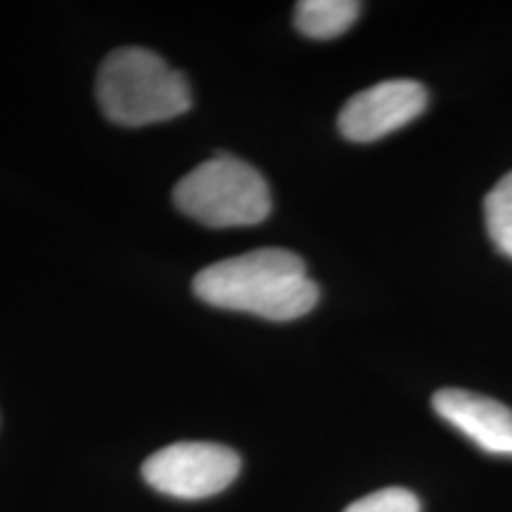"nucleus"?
Segmentation results:
<instances>
[{"mask_svg": "<svg viewBox=\"0 0 512 512\" xmlns=\"http://www.w3.org/2000/svg\"><path fill=\"white\" fill-rule=\"evenodd\" d=\"M192 290L204 304L266 320H297L316 309L320 290L306 275L302 256L266 247L230 256L195 275Z\"/></svg>", "mask_w": 512, "mask_h": 512, "instance_id": "f257e3e1", "label": "nucleus"}, {"mask_svg": "<svg viewBox=\"0 0 512 512\" xmlns=\"http://www.w3.org/2000/svg\"><path fill=\"white\" fill-rule=\"evenodd\" d=\"M432 406L441 420L482 451L512 456V411L501 401L467 389H441L434 394Z\"/></svg>", "mask_w": 512, "mask_h": 512, "instance_id": "423d86ee", "label": "nucleus"}, {"mask_svg": "<svg viewBox=\"0 0 512 512\" xmlns=\"http://www.w3.org/2000/svg\"><path fill=\"white\" fill-rule=\"evenodd\" d=\"M95 95L102 114L119 126L162 124L192 107L185 76L136 46L117 48L102 60Z\"/></svg>", "mask_w": 512, "mask_h": 512, "instance_id": "f03ea898", "label": "nucleus"}, {"mask_svg": "<svg viewBox=\"0 0 512 512\" xmlns=\"http://www.w3.org/2000/svg\"><path fill=\"white\" fill-rule=\"evenodd\" d=\"M240 475V456L233 448L207 441H181L152 453L143 477L159 494L202 501L226 491Z\"/></svg>", "mask_w": 512, "mask_h": 512, "instance_id": "20e7f679", "label": "nucleus"}, {"mask_svg": "<svg viewBox=\"0 0 512 512\" xmlns=\"http://www.w3.org/2000/svg\"><path fill=\"white\" fill-rule=\"evenodd\" d=\"M427 91L418 81H382L356 93L339 112V133L351 143H375L408 126L427 107Z\"/></svg>", "mask_w": 512, "mask_h": 512, "instance_id": "39448f33", "label": "nucleus"}, {"mask_svg": "<svg viewBox=\"0 0 512 512\" xmlns=\"http://www.w3.org/2000/svg\"><path fill=\"white\" fill-rule=\"evenodd\" d=\"M486 230L501 254L512 259V174L503 176L484 202Z\"/></svg>", "mask_w": 512, "mask_h": 512, "instance_id": "6e6552de", "label": "nucleus"}, {"mask_svg": "<svg viewBox=\"0 0 512 512\" xmlns=\"http://www.w3.org/2000/svg\"><path fill=\"white\" fill-rule=\"evenodd\" d=\"M174 202L185 216L209 228L256 226L273 207L264 176L226 152L183 176L174 188Z\"/></svg>", "mask_w": 512, "mask_h": 512, "instance_id": "7ed1b4c3", "label": "nucleus"}, {"mask_svg": "<svg viewBox=\"0 0 512 512\" xmlns=\"http://www.w3.org/2000/svg\"><path fill=\"white\" fill-rule=\"evenodd\" d=\"M361 3L354 0H302L294 8V24L304 36L330 41L354 27Z\"/></svg>", "mask_w": 512, "mask_h": 512, "instance_id": "0eeeda50", "label": "nucleus"}, {"mask_svg": "<svg viewBox=\"0 0 512 512\" xmlns=\"http://www.w3.org/2000/svg\"><path fill=\"white\" fill-rule=\"evenodd\" d=\"M344 512H420V501L413 491L389 486L366 498H358Z\"/></svg>", "mask_w": 512, "mask_h": 512, "instance_id": "1a4fd4ad", "label": "nucleus"}]
</instances>
